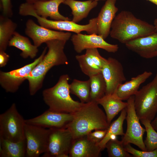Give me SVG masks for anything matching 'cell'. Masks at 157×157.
Wrapping results in <instances>:
<instances>
[{"label":"cell","mask_w":157,"mask_h":157,"mask_svg":"<svg viewBox=\"0 0 157 157\" xmlns=\"http://www.w3.org/2000/svg\"><path fill=\"white\" fill-rule=\"evenodd\" d=\"M25 119L18 112L14 103L0 115V138L14 142L25 139Z\"/></svg>","instance_id":"obj_6"},{"label":"cell","mask_w":157,"mask_h":157,"mask_svg":"<svg viewBox=\"0 0 157 157\" xmlns=\"http://www.w3.org/2000/svg\"><path fill=\"white\" fill-rule=\"evenodd\" d=\"M70 38L74 49L78 53L85 49L93 48H100L109 53H115L119 48L117 44H110L101 36L96 34L76 33L72 35Z\"/></svg>","instance_id":"obj_13"},{"label":"cell","mask_w":157,"mask_h":157,"mask_svg":"<svg viewBox=\"0 0 157 157\" xmlns=\"http://www.w3.org/2000/svg\"><path fill=\"white\" fill-rule=\"evenodd\" d=\"M64 0H49L35 2L32 3L33 9L37 15L44 18L49 17L54 20H70L59 12V7Z\"/></svg>","instance_id":"obj_19"},{"label":"cell","mask_w":157,"mask_h":157,"mask_svg":"<svg viewBox=\"0 0 157 157\" xmlns=\"http://www.w3.org/2000/svg\"><path fill=\"white\" fill-rule=\"evenodd\" d=\"M9 58V55L5 51H0V67L5 66L7 64Z\"/></svg>","instance_id":"obj_36"},{"label":"cell","mask_w":157,"mask_h":157,"mask_svg":"<svg viewBox=\"0 0 157 157\" xmlns=\"http://www.w3.org/2000/svg\"><path fill=\"white\" fill-rule=\"evenodd\" d=\"M73 117V114L57 112L48 109L37 117L25 119V122L28 124L45 128H66Z\"/></svg>","instance_id":"obj_15"},{"label":"cell","mask_w":157,"mask_h":157,"mask_svg":"<svg viewBox=\"0 0 157 157\" xmlns=\"http://www.w3.org/2000/svg\"><path fill=\"white\" fill-rule=\"evenodd\" d=\"M94 0L97 1H105L106 0Z\"/></svg>","instance_id":"obj_41"},{"label":"cell","mask_w":157,"mask_h":157,"mask_svg":"<svg viewBox=\"0 0 157 157\" xmlns=\"http://www.w3.org/2000/svg\"><path fill=\"white\" fill-rule=\"evenodd\" d=\"M117 0H106L97 19V34L104 39L110 35L112 23L118 11L116 6Z\"/></svg>","instance_id":"obj_17"},{"label":"cell","mask_w":157,"mask_h":157,"mask_svg":"<svg viewBox=\"0 0 157 157\" xmlns=\"http://www.w3.org/2000/svg\"><path fill=\"white\" fill-rule=\"evenodd\" d=\"M29 16L37 19L40 25L54 30L71 32L78 34L86 31L88 34H97V17L89 20L88 23L85 25L78 24L70 20H54L44 18L37 15L33 10L29 13Z\"/></svg>","instance_id":"obj_10"},{"label":"cell","mask_w":157,"mask_h":157,"mask_svg":"<svg viewBox=\"0 0 157 157\" xmlns=\"http://www.w3.org/2000/svg\"><path fill=\"white\" fill-rule=\"evenodd\" d=\"M96 102L104 108L109 125L114 118L127 105V102H123L115 93L105 94Z\"/></svg>","instance_id":"obj_21"},{"label":"cell","mask_w":157,"mask_h":157,"mask_svg":"<svg viewBox=\"0 0 157 157\" xmlns=\"http://www.w3.org/2000/svg\"><path fill=\"white\" fill-rule=\"evenodd\" d=\"M124 146L126 151L135 157H157V148L151 151H140L132 147L130 144Z\"/></svg>","instance_id":"obj_32"},{"label":"cell","mask_w":157,"mask_h":157,"mask_svg":"<svg viewBox=\"0 0 157 157\" xmlns=\"http://www.w3.org/2000/svg\"><path fill=\"white\" fill-rule=\"evenodd\" d=\"M1 8L3 15L10 18L13 15L11 0H0Z\"/></svg>","instance_id":"obj_35"},{"label":"cell","mask_w":157,"mask_h":157,"mask_svg":"<svg viewBox=\"0 0 157 157\" xmlns=\"http://www.w3.org/2000/svg\"><path fill=\"white\" fill-rule=\"evenodd\" d=\"M126 47L141 57L150 59L157 56V32L131 40Z\"/></svg>","instance_id":"obj_16"},{"label":"cell","mask_w":157,"mask_h":157,"mask_svg":"<svg viewBox=\"0 0 157 157\" xmlns=\"http://www.w3.org/2000/svg\"><path fill=\"white\" fill-rule=\"evenodd\" d=\"M107 129L96 130L94 132H90L87 135L91 140L98 144L105 137Z\"/></svg>","instance_id":"obj_34"},{"label":"cell","mask_w":157,"mask_h":157,"mask_svg":"<svg viewBox=\"0 0 157 157\" xmlns=\"http://www.w3.org/2000/svg\"><path fill=\"white\" fill-rule=\"evenodd\" d=\"M70 79L67 74L61 76L53 87L42 92L43 100L51 111L73 114L84 103L73 100L70 95Z\"/></svg>","instance_id":"obj_4"},{"label":"cell","mask_w":157,"mask_h":157,"mask_svg":"<svg viewBox=\"0 0 157 157\" xmlns=\"http://www.w3.org/2000/svg\"><path fill=\"white\" fill-rule=\"evenodd\" d=\"M63 4L70 8L73 16L72 21L77 23L87 17L91 10L97 6L98 2L93 0H65Z\"/></svg>","instance_id":"obj_22"},{"label":"cell","mask_w":157,"mask_h":157,"mask_svg":"<svg viewBox=\"0 0 157 157\" xmlns=\"http://www.w3.org/2000/svg\"><path fill=\"white\" fill-rule=\"evenodd\" d=\"M25 33L32 39L34 44L38 47L42 43L52 40L67 41L72 36L70 32L54 30L39 25L31 19H28L26 23Z\"/></svg>","instance_id":"obj_12"},{"label":"cell","mask_w":157,"mask_h":157,"mask_svg":"<svg viewBox=\"0 0 157 157\" xmlns=\"http://www.w3.org/2000/svg\"><path fill=\"white\" fill-rule=\"evenodd\" d=\"M85 53L89 56L95 64L101 70L107 59L102 57L97 48L88 49Z\"/></svg>","instance_id":"obj_33"},{"label":"cell","mask_w":157,"mask_h":157,"mask_svg":"<svg viewBox=\"0 0 157 157\" xmlns=\"http://www.w3.org/2000/svg\"><path fill=\"white\" fill-rule=\"evenodd\" d=\"M134 96V107L140 120L145 119L151 122L157 113V73Z\"/></svg>","instance_id":"obj_5"},{"label":"cell","mask_w":157,"mask_h":157,"mask_svg":"<svg viewBox=\"0 0 157 157\" xmlns=\"http://www.w3.org/2000/svg\"><path fill=\"white\" fill-rule=\"evenodd\" d=\"M49 133V129L26 123L24 135L27 157H38L46 151Z\"/></svg>","instance_id":"obj_9"},{"label":"cell","mask_w":157,"mask_h":157,"mask_svg":"<svg viewBox=\"0 0 157 157\" xmlns=\"http://www.w3.org/2000/svg\"><path fill=\"white\" fill-rule=\"evenodd\" d=\"M70 93L78 97L81 102L88 103L90 101V82L89 79L85 81L74 79L69 84Z\"/></svg>","instance_id":"obj_28"},{"label":"cell","mask_w":157,"mask_h":157,"mask_svg":"<svg viewBox=\"0 0 157 157\" xmlns=\"http://www.w3.org/2000/svg\"><path fill=\"white\" fill-rule=\"evenodd\" d=\"M94 101L84 103L73 114L72 120L66 128L70 131L74 139L87 135L93 130L107 129L106 114Z\"/></svg>","instance_id":"obj_3"},{"label":"cell","mask_w":157,"mask_h":157,"mask_svg":"<svg viewBox=\"0 0 157 157\" xmlns=\"http://www.w3.org/2000/svg\"><path fill=\"white\" fill-rule=\"evenodd\" d=\"M8 46L14 47L22 51L20 56L24 58H33L37 55L38 47L31 44L29 39L16 31L10 40Z\"/></svg>","instance_id":"obj_23"},{"label":"cell","mask_w":157,"mask_h":157,"mask_svg":"<svg viewBox=\"0 0 157 157\" xmlns=\"http://www.w3.org/2000/svg\"><path fill=\"white\" fill-rule=\"evenodd\" d=\"M140 120L144 126L147 132V136L144 141L147 151H153L157 148V132L149 120L145 119Z\"/></svg>","instance_id":"obj_31"},{"label":"cell","mask_w":157,"mask_h":157,"mask_svg":"<svg viewBox=\"0 0 157 157\" xmlns=\"http://www.w3.org/2000/svg\"><path fill=\"white\" fill-rule=\"evenodd\" d=\"M75 58L82 72L89 77L101 72V69L98 67L87 54L77 55Z\"/></svg>","instance_id":"obj_29"},{"label":"cell","mask_w":157,"mask_h":157,"mask_svg":"<svg viewBox=\"0 0 157 157\" xmlns=\"http://www.w3.org/2000/svg\"><path fill=\"white\" fill-rule=\"evenodd\" d=\"M105 148L107 149L109 157H131L132 156L125 149L121 141L117 139H110L106 144Z\"/></svg>","instance_id":"obj_30"},{"label":"cell","mask_w":157,"mask_h":157,"mask_svg":"<svg viewBox=\"0 0 157 157\" xmlns=\"http://www.w3.org/2000/svg\"><path fill=\"white\" fill-rule=\"evenodd\" d=\"M154 25L155 27L156 32H157V18L154 20Z\"/></svg>","instance_id":"obj_39"},{"label":"cell","mask_w":157,"mask_h":157,"mask_svg":"<svg viewBox=\"0 0 157 157\" xmlns=\"http://www.w3.org/2000/svg\"><path fill=\"white\" fill-rule=\"evenodd\" d=\"M47 48L45 47L41 55L31 63L9 72L0 71V84L6 92L14 93L18 90L31 71L42 60Z\"/></svg>","instance_id":"obj_11"},{"label":"cell","mask_w":157,"mask_h":157,"mask_svg":"<svg viewBox=\"0 0 157 157\" xmlns=\"http://www.w3.org/2000/svg\"><path fill=\"white\" fill-rule=\"evenodd\" d=\"M153 3L154 4L157 6V0H147Z\"/></svg>","instance_id":"obj_40"},{"label":"cell","mask_w":157,"mask_h":157,"mask_svg":"<svg viewBox=\"0 0 157 157\" xmlns=\"http://www.w3.org/2000/svg\"><path fill=\"white\" fill-rule=\"evenodd\" d=\"M0 157H24L26 153L24 140L14 142L0 138Z\"/></svg>","instance_id":"obj_24"},{"label":"cell","mask_w":157,"mask_h":157,"mask_svg":"<svg viewBox=\"0 0 157 157\" xmlns=\"http://www.w3.org/2000/svg\"><path fill=\"white\" fill-rule=\"evenodd\" d=\"M46 151L43 157H68L74 139L67 128H50Z\"/></svg>","instance_id":"obj_7"},{"label":"cell","mask_w":157,"mask_h":157,"mask_svg":"<svg viewBox=\"0 0 157 157\" xmlns=\"http://www.w3.org/2000/svg\"><path fill=\"white\" fill-rule=\"evenodd\" d=\"M66 42L64 40H53L45 43L48 49L47 52L26 77L31 95L35 94L41 88L46 74L52 67L68 64V59L64 51Z\"/></svg>","instance_id":"obj_1"},{"label":"cell","mask_w":157,"mask_h":157,"mask_svg":"<svg viewBox=\"0 0 157 157\" xmlns=\"http://www.w3.org/2000/svg\"><path fill=\"white\" fill-rule=\"evenodd\" d=\"M153 74L151 72L144 71L131 80L119 85L115 92L122 100H127L134 95L139 90L141 85L149 78Z\"/></svg>","instance_id":"obj_20"},{"label":"cell","mask_w":157,"mask_h":157,"mask_svg":"<svg viewBox=\"0 0 157 157\" xmlns=\"http://www.w3.org/2000/svg\"><path fill=\"white\" fill-rule=\"evenodd\" d=\"M17 27V24L10 17L0 15V51H6Z\"/></svg>","instance_id":"obj_25"},{"label":"cell","mask_w":157,"mask_h":157,"mask_svg":"<svg viewBox=\"0 0 157 157\" xmlns=\"http://www.w3.org/2000/svg\"><path fill=\"white\" fill-rule=\"evenodd\" d=\"M26 1V2L33 3L35 2L38 1H48L49 0H25Z\"/></svg>","instance_id":"obj_38"},{"label":"cell","mask_w":157,"mask_h":157,"mask_svg":"<svg viewBox=\"0 0 157 157\" xmlns=\"http://www.w3.org/2000/svg\"><path fill=\"white\" fill-rule=\"evenodd\" d=\"M126 108L122 110L119 117L111 123L104 139L98 144L102 151L105 148L107 142L110 139H116L117 135H124L123 125L126 116Z\"/></svg>","instance_id":"obj_26"},{"label":"cell","mask_w":157,"mask_h":157,"mask_svg":"<svg viewBox=\"0 0 157 157\" xmlns=\"http://www.w3.org/2000/svg\"><path fill=\"white\" fill-rule=\"evenodd\" d=\"M90 86V101H96L106 94V85L101 72L89 77Z\"/></svg>","instance_id":"obj_27"},{"label":"cell","mask_w":157,"mask_h":157,"mask_svg":"<svg viewBox=\"0 0 157 157\" xmlns=\"http://www.w3.org/2000/svg\"><path fill=\"white\" fill-rule=\"evenodd\" d=\"M102 150L98 144L87 135L74 139L69 153L70 157H99Z\"/></svg>","instance_id":"obj_18"},{"label":"cell","mask_w":157,"mask_h":157,"mask_svg":"<svg viewBox=\"0 0 157 157\" xmlns=\"http://www.w3.org/2000/svg\"><path fill=\"white\" fill-rule=\"evenodd\" d=\"M156 32L154 25L137 18L131 12L124 10L119 13L114 19L110 35L112 38L125 44Z\"/></svg>","instance_id":"obj_2"},{"label":"cell","mask_w":157,"mask_h":157,"mask_svg":"<svg viewBox=\"0 0 157 157\" xmlns=\"http://www.w3.org/2000/svg\"><path fill=\"white\" fill-rule=\"evenodd\" d=\"M151 124L156 131H157V116L151 122Z\"/></svg>","instance_id":"obj_37"},{"label":"cell","mask_w":157,"mask_h":157,"mask_svg":"<svg viewBox=\"0 0 157 157\" xmlns=\"http://www.w3.org/2000/svg\"><path fill=\"white\" fill-rule=\"evenodd\" d=\"M134 95L127 100L126 107L127 129L122 140L124 145L132 143L138 146L142 150L147 151L143 140V135L146 131L145 129L141 125L139 119L135 110Z\"/></svg>","instance_id":"obj_8"},{"label":"cell","mask_w":157,"mask_h":157,"mask_svg":"<svg viewBox=\"0 0 157 157\" xmlns=\"http://www.w3.org/2000/svg\"><path fill=\"white\" fill-rule=\"evenodd\" d=\"M101 72L106 85L105 94L115 93L119 85L126 80L122 64L114 58L110 57L107 59Z\"/></svg>","instance_id":"obj_14"}]
</instances>
